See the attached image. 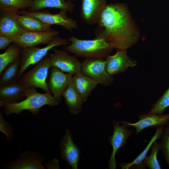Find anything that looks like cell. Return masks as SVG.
<instances>
[{"mask_svg":"<svg viewBox=\"0 0 169 169\" xmlns=\"http://www.w3.org/2000/svg\"><path fill=\"white\" fill-rule=\"evenodd\" d=\"M97 24L103 29L97 32L96 37L105 39L113 48L126 50L138 41V32L125 3L107 4Z\"/></svg>","mask_w":169,"mask_h":169,"instance_id":"cell-1","label":"cell"},{"mask_svg":"<svg viewBox=\"0 0 169 169\" xmlns=\"http://www.w3.org/2000/svg\"><path fill=\"white\" fill-rule=\"evenodd\" d=\"M25 96V100L18 103L0 104L3 108V113L8 116L13 113L19 114L23 110H28L33 115H37L43 106H54L60 102L52 95L46 93H40L35 88H26Z\"/></svg>","mask_w":169,"mask_h":169,"instance_id":"cell-2","label":"cell"},{"mask_svg":"<svg viewBox=\"0 0 169 169\" xmlns=\"http://www.w3.org/2000/svg\"><path fill=\"white\" fill-rule=\"evenodd\" d=\"M68 39L71 44L64 45V50L80 57L106 58L113 49L106 40L100 37H95L92 40H81L72 36Z\"/></svg>","mask_w":169,"mask_h":169,"instance_id":"cell-3","label":"cell"},{"mask_svg":"<svg viewBox=\"0 0 169 169\" xmlns=\"http://www.w3.org/2000/svg\"><path fill=\"white\" fill-rule=\"evenodd\" d=\"M52 66L48 55L40 61L32 69L23 74L17 81L26 88H40L52 95L46 82L48 72Z\"/></svg>","mask_w":169,"mask_h":169,"instance_id":"cell-4","label":"cell"},{"mask_svg":"<svg viewBox=\"0 0 169 169\" xmlns=\"http://www.w3.org/2000/svg\"><path fill=\"white\" fill-rule=\"evenodd\" d=\"M69 39L57 36L45 47L40 48L36 46L22 48L21 66L17 80L20 78L30 65L38 63L47 55L48 52L54 47L70 43Z\"/></svg>","mask_w":169,"mask_h":169,"instance_id":"cell-5","label":"cell"},{"mask_svg":"<svg viewBox=\"0 0 169 169\" xmlns=\"http://www.w3.org/2000/svg\"><path fill=\"white\" fill-rule=\"evenodd\" d=\"M81 70L85 75L103 86H109L113 81L112 75L108 73L105 60L103 59L85 58L81 63Z\"/></svg>","mask_w":169,"mask_h":169,"instance_id":"cell-6","label":"cell"},{"mask_svg":"<svg viewBox=\"0 0 169 169\" xmlns=\"http://www.w3.org/2000/svg\"><path fill=\"white\" fill-rule=\"evenodd\" d=\"M66 11L61 10L57 14H52L47 11H38L33 12L19 10V14H26L33 17L41 21L50 25L55 24L63 27L70 32L78 27L76 22L69 18Z\"/></svg>","mask_w":169,"mask_h":169,"instance_id":"cell-7","label":"cell"},{"mask_svg":"<svg viewBox=\"0 0 169 169\" xmlns=\"http://www.w3.org/2000/svg\"><path fill=\"white\" fill-rule=\"evenodd\" d=\"M44 156L37 151H27L20 153L16 158L7 162L3 166L8 169H45Z\"/></svg>","mask_w":169,"mask_h":169,"instance_id":"cell-8","label":"cell"},{"mask_svg":"<svg viewBox=\"0 0 169 169\" xmlns=\"http://www.w3.org/2000/svg\"><path fill=\"white\" fill-rule=\"evenodd\" d=\"M19 10L0 8V35L16 37L28 32L23 29L18 22Z\"/></svg>","mask_w":169,"mask_h":169,"instance_id":"cell-9","label":"cell"},{"mask_svg":"<svg viewBox=\"0 0 169 169\" xmlns=\"http://www.w3.org/2000/svg\"><path fill=\"white\" fill-rule=\"evenodd\" d=\"M52 50L53 53L48 55L52 66L72 75L81 70V63L75 56L69 54L64 50L54 48Z\"/></svg>","mask_w":169,"mask_h":169,"instance_id":"cell-10","label":"cell"},{"mask_svg":"<svg viewBox=\"0 0 169 169\" xmlns=\"http://www.w3.org/2000/svg\"><path fill=\"white\" fill-rule=\"evenodd\" d=\"M59 33V31L54 30L49 32H28L20 36L12 37L13 43L22 48H27L47 44Z\"/></svg>","mask_w":169,"mask_h":169,"instance_id":"cell-11","label":"cell"},{"mask_svg":"<svg viewBox=\"0 0 169 169\" xmlns=\"http://www.w3.org/2000/svg\"><path fill=\"white\" fill-rule=\"evenodd\" d=\"M120 121H113L114 128L113 133L109 138V141L112 147V151L111 155L109 166L110 169H115L116 166L115 160V154L118 150L124 147L126 143V140L133 133V131L129 130L126 125L122 123V125L119 124Z\"/></svg>","mask_w":169,"mask_h":169,"instance_id":"cell-12","label":"cell"},{"mask_svg":"<svg viewBox=\"0 0 169 169\" xmlns=\"http://www.w3.org/2000/svg\"><path fill=\"white\" fill-rule=\"evenodd\" d=\"M107 0H81L80 17L87 24L97 23L103 10L106 6Z\"/></svg>","mask_w":169,"mask_h":169,"instance_id":"cell-13","label":"cell"},{"mask_svg":"<svg viewBox=\"0 0 169 169\" xmlns=\"http://www.w3.org/2000/svg\"><path fill=\"white\" fill-rule=\"evenodd\" d=\"M72 76L64 73L56 67L51 68L48 85L53 96L59 102L63 92L72 81Z\"/></svg>","mask_w":169,"mask_h":169,"instance_id":"cell-14","label":"cell"},{"mask_svg":"<svg viewBox=\"0 0 169 169\" xmlns=\"http://www.w3.org/2000/svg\"><path fill=\"white\" fill-rule=\"evenodd\" d=\"M72 136L69 130L66 129L59 144L60 156L72 169H77L80 153L79 147L73 142Z\"/></svg>","mask_w":169,"mask_h":169,"instance_id":"cell-15","label":"cell"},{"mask_svg":"<svg viewBox=\"0 0 169 169\" xmlns=\"http://www.w3.org/2000/svg\"><path fill=\"white\" fill-rule=\"evenodd\" d=\"M105 61L107 71L111 75L123 72L128 67H133L136 64V61L127 56L126 50H118L115 54L107 56Z\"/></svg>","mask_w":169,"mask_h":169,"instance_id":"cell-16","label":"cell"},{"mask_svg":"<svg viewBox=\"0 0 169 169\" xmlns=\"http://www.w3.org/2000/svg\"><path fill=\"white\" fill-rule=\"evenodd\" d=\"M138 118L139 120L135 123L122 121L120 123L125 124L127 126L135 127L137 135L148 127H157L166 125L169 122V114L164 115L148 113L139 115Z\"/></svg>","mask_w":169,"mask_h":169,"instance_id":"cell-17","label":"cell"},{"mask_svg":"<svg viewBox=\"0 0 169 169\" xmlns=\"http://www.w3.org/2000/svg\"><path fill=\"white\" fill-rule=\"evenodd\" d=\"M26 89L17 80L0 86V104L21 101L25 97Z\"/></svg>","mask_w":169,"mask_h":169,"instance_id":"cell-18","label":"cell"},{"mask_svg":"<svg viewBox=\"0 0 169 169\" xmlns=\"http://www.w3.org/2000/svg\"><path fill=\"white\" fill-rule=\"evenodd\" d=\"M72 81L84 102H85L98 83L81 71H78L73 76Z\"/></svg>","mask_w":169,"mask_h":169,"instance_id":"cell-19","label":"cell"},{"mask_svg":"<svg viewBox=\"0 0 169 169\" xmlns=\"http://www.w3.org/2000/svg\"><path fill=\"white\" fill-rule=\"evenodd\" d=\"M62 96L65 99L70 114L77 115L81 111L84 102L72 81L64 91Z\"/></svg>","mask_w":169,"mask_h":169,"instance_id":"cell-20","label":"cell"},{"mask_svg":"<svg viewBox=\"0 0 169 169\" xmlns=\"http://www.w3.org/2000/svg\"><path fill=\"white\" fill-rule=\"evenodd\" d=\"M47 8H59L72 13L74 11L75 5L70 0H33L28 9V11L33 12Z\"/></svg>","mask_w":169,"mask_h":169,"instance_id":"cell-21","label":"cell"},{"mask_svg":"<svg viewBox=\"0 0 169 169\" xmlns=\"http://www.w3.org/2000/svg\"><path fill=\"white\" fill-rule=\"evenodd\" d=\"M18 21L19 25L27 31L43 32L54 30L51 28V25L28 15L18 14Z\"/></svg>","mask_w":169,"mask_h":169,"instance_id":"cell-22","label":"cell"},{"mask_svg":"<svg viewBox=\"0 0 169 169\" xmlns=\"http://www.w3.org/2000/svg\"><path fill=\"white\" fill-rule=\"evenodd\" d=\"M164 128V125L157 127L155 134L151 138L146 147L141 153L132 162L120 163V166L122 169H128L131 168L134 169L145 168L146 167L143 164V161L153 142L156 140L160 139L163 132Z\"/></svg>","mask_w":169,"mask_h":169,"instance_id":"cell-23","label":"cell"},{"mask_svg":"<svg viewBox=\"0 0 169 169\" xmlns=\"http://www.w3.org/2000/svg\"><path fill=\"white\" fill-rule=\"evenodd\" d=\"M22 48L14 43L0 54V74L8 65L21 57Z\"/></svg>","mask_w":169,"mask_h":169,"instance_id":"cell-24","label":"cell"},{"mask_svg":"<svg viewBox=\"0 0 169 169\" xmlns=\"http://www.w3.org/2000/svg\"><path fill=\"white\" fill-rule=\"evenodd\" d=\"M20 66L21 57L7 66L0 74V86L17 80Z\"/></svg>","mask_w":169,"mask_h":169,"instance_id":"cell-25","label":"cell"},{"mask_svg":"<svg viewBox=\"0 0 169 169\" xmlns=\"http://www.w3.org/2000/svg\"><path fill=\"white\" fill-rule=\"evenodd\" d=\"M151 152L150 156H146L143 161V164L145 167L150 169H161L157 158V154L160 150V144L157 141H155L151 146Z\"/></svg>","mask_w":169,"mask_h":169,"instance_id":"cell-26","label":"cell"},{"mask_svg":"<svg viewBox=\"0 0 169 169\" xmlns=\"http://www.w3.org/2000/svg\"><path fill=\"white\" fill-rule=\"evenodd\" d=\"M33 0H0V8L25 10L32 5Z\"/></svg>","mask_w":169,"mask_h":169,"instance_id":"cell-27","label":"cell"},{"mask_svg":"<svg viewBox=\"0 0 169 169\" xmlns=\"http://www.w3.org/2000/svg\"><path fill=\"white\" fill-rule=\"evenodd\" d=\"M169 106V87L163 95L152 105L149 113L162 115Z\"/></svg>","mask_w":169,"mask_h":169,"instance_id":"cell-28","label":"cell"},{"mask_svg":"<svg viewBox=\"0 0 169 169\" xmlns=\"http://www.w3.org/2000/svg\"><path fill=\"white\" fill-rule=\"evenodd\" d=\"M160 139V150L169 167V122L164 128Z\"/></svg>","mask_w":169,"mask_h":169,"instance_id":"cell-29","label":"cell"},{"mask_svg":"<svg viewBox=\"0 0 169 169\" xmlns=\"http://www.w3.org/2000/svg\"><path fill=\"white\" fill-rule=\"evenodd\" d=\"M4 113L3 112H0V131L6 135L8 143L14 137V129L4 118Z\"/></svg>","mask_w":169,"mask_h":169,"instance_id":"cell-30","label":"cell"},{"mask_svg":"<svg viewBox=\"0 0 169 169\" xmlns=\"http://www.w3.org/2000/svg\"><path fill=\"white\" fill-rule=\"evenodd\" d=\"M13 43L12 37L0 35V49L4 50L7 49L10 44Z\"/></svg>","mask_w":169,"mask_h":169,"instance_id":"cell-31","label":"cell"},{"mask_svg":"<svg viewBox=\"0 0 169 169\" xmlns=\"http://www.w3.org/2000/svg\"><path fill=\"white\" fill-rule=\"evenodd\" d=\"M45 166L47 169H60L59 160L55 158L52 160H49L45 163Z\"/></svg>","mask_w":169,"mask_h":169,"instance_id":"cell-32","label":"cell"}]
</instances>
